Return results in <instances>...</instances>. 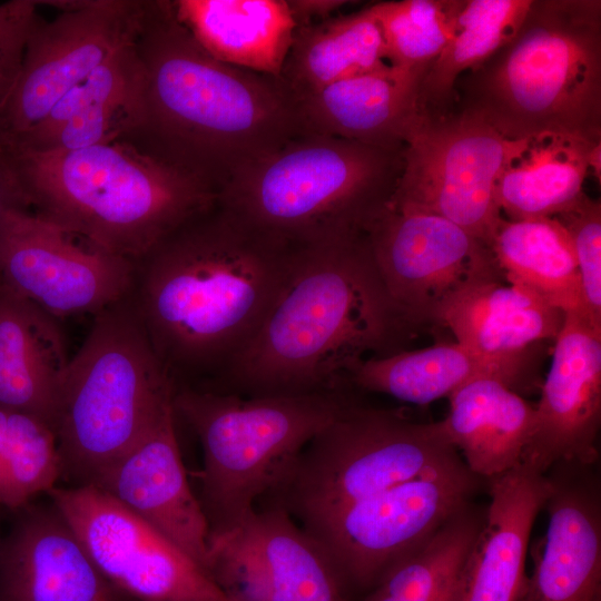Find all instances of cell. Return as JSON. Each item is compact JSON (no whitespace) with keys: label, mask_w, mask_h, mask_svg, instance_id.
Here are the masks:
<instances>
[{"label":"cell","mask_w":601,"mask_h":601,"mask_svg":"<svg viewBox=\"0 0 601 601\" xmlns=\"http://www.w3.org/2000/svg\"><path fill=\"white\" fill-rule=\"evenodd\" d=\"M132 46L136 77L118 140L217 196L304 131L280 78L214 58L178 20L171 0H144Z\"/></svg>","instance_id":"cell-1"},{"label":"cell","mask_w":601,"mask_h":601,"mask_svg":"<svg viewBox=\"0 0 601 601\" xmlns=\"http://www.w3.org/2000/svg\"><path fill=\"white\" fill-rule=\"evenodd\" d=\"M178 20L214 58L280 75L296 29L287 0H171Z\"/></svg>","instance_id":"cell-25"},{"label":"cell","mask_w":601,"mask_h":601,"mask_svg":"<svg viewBox=\"0 0 601 601\" xmlns=\"http://www.w3.org/2000/svg\"><path fill=\"white\" fill-rule=\"evenodd\" d=\"M481 377L496 378L520 395L530 391L514 373L456 342L368 357L353 371L349 383L400 401L427 404Z\"/></svg>","instance_id":"cell-28"},{"label":"cell","mask_w":601,"mask_h":601,"mask_svg":"<svg viewBox=\"0 0 601 601\" xmlns=\"http://www.w3.org/2000/svg\"><path fill=\"white\" fill-rule=\"evenodd\" d=\"M49 495L99 571L137 601H230L160 532L93 485Z\"/></svg>","instance_id":"cell-14"},{"label":"cell","mask_w":601,"mask_h":601,"mask_svg":"<svg viewBox=\"0 0 601 601\" xmlns=\"http://www.w3.org/2000/svg\"><path fill=\"white\" fill-rule=\"evenodd\" d=\"M13 513L0 541V601H137L99 571L52 502Z\"/></svg>","instance_id":"cell-20"},{"label":"cell","mask_w":601,"mask_h":601,"mask_svg":"<svg viewBox=\"0 0 601 601\" xmlns=\"http://www.w3.org/2000/svg\"><path fill=\"white\" fill-rule=\"evenodd\" d=\"M548 529L519 601H601V482L597 464L546 473Z\"/></svg>","instance_id":"cell-18"},{"label":"cell","mask_w":601,"mask_h":601,"mask_svg":"<svg viewBox=\"0 0 601 601\" xmlns=\"http://www.w3.org/2000/svg\"><path fill=\"white\" fill-rule=\"evenodd\" d=\"M486 482L490 502L463 566L460 601H519L529 541L549 480L521 463Z\"/></svg>","instance_id":"cell-23"},{"label":"cell","mask_w":601,"mask_h":601,"mask_svg":"<svg viewBox=\"0 0 601 601\" xmlns=\"http://www.w3.org/2000/svg\"><path fill=\"white\" fill-rule=\"evenodd\" d=\"M565 313L519 283L505 279L476 284L442 309L437 326L455 342L536 387L533 353L536 344L556 338Z\"/></svg>","instance_id":"cell-21"},{"label":"cell","mask_w":601,"mask_h":601,"mask_svg":"<svg viewBox=\"0 0 601 601\" xmlns=\"http://www.w3.org/2000/svg\"><path fill=\"white\" fill-rule=\"evenodd\" d=\"M69 359L58 319L0 279V406L32 414L52 427Z\"/></svg>","instance_id":"cell-24"},{"label":"cell","mask_w":601,"mask_h":601,"mask_svg":"<svg viewBox=\"0 0 601 601\" xmlns=\"http://www.w3.org/2000/svg\"><path fill=\"white\" fill-rule=\"evenodd\" d=\"M0 152L28 209L134 263L218 198L122 140L69 151Z\"/></svg>","instance_id":"cell-4"},{"label":"cell","mask_w":601,"mask_h":601,"mask_svg":"<svg viewBox=\"0 0 601 601\" xmlns=\"http://www.w3.org/2000/svg\"><path fill=\"white\" fill-rule=\"evenodd\" d=\"M487 246L505 280L526 286L564 313L584 315L573 248L554 217L502 218Z\"/></svg>","instance_id":"cell-30"},{"label":"cell","mask_w":601,"mask_h":601,"mask_svg":"<svg viewBox=\"0 0 601 601\" xmlns=\"http://www.w3.org/2000/svg\"><path fill=\"white\" fill-rule=\"evenodd\" d=\"M553 217L566 231L573 248L584 315L601 329V204L582 191Z\"/></svg>","instance_id":"cell-36"},{"label":"cell","mask_w":601,"mask_h":601,"mask_svg":"<svg viewBox=\"0 0 601 601\" xmlns=\"http://www.w3.org/2000/svg\"><path fill=\"white\" fill-rule=\"evenodd\" d=\"M174 393L130 293L95 315L59 385L52 428L61 479L93 485L173 404Z\"/></svg>","instance_id":"cell-6"},{"label":"cell","mask_w":601,"mask_h":601,"mask_svg":"<svg viewBox=\"0 0 601 601\" xmlns=\"http://www.w3.org/2000/svg\"><path fill=\"white\" fill-rule=\"evenodd\" d=\"M459 459L441 421L416 422L400 410L349 401L303 446L264 496L308 528Z\"/></svg>","instance_id":"cell-9"},{"label":"cell","mask_w":601,"mask_h":601,"mask_svg":"<svg viewBox=\"0 0 601 601\" xmlns=\"http://www.w3.org/2000/svg\"><path fill=\"white\" fill-rule=\"evenodd\" d=\"M552 353L521 462L542 474L560 462L597 464L599 457L601 329L565 313Z\"/></svg>","instance_id":"cell-17"},{"label":"cell","mask_w":601,"mask_h":601,"mask_svg":"<svg viewBox=\"0 0 601 601\" xmlns=\"http://www.w3.org/2000/svg\"><path fill=\"white\" fill-rule=\"evenodd\" d=\"M39 6L32 0L0 2V108L18 77Z\"/></svg>","instance_id":"cell-37"},{"label":"cell","mask_w":601,"mask_h":601,"mask_svg":"<svg viewBox=\"0 0 601 601\" xmlns=\"http://www.w3.org/2000/svg\"><path fill=\"white\" fill-rule=\"evenodd\" d=\"M299 253L216 200L135 263L130 296L175 388L221 376L270 313Z\"/></svg>","instance_id":"cell-2"},{"label":"cell","mask_w":601,"mask_h":601,"mask_svg":"<svg viewBox=\"0 0 601 601\" xmlns=\"http://www.w3.org/2000/svg\"><path fill=\"white\" fill-rule=\"evenodd\" d=\"M464 0H391L370 4L385 60L398 69L427 70L453 32Z\"/></svg>","instance_id":"cell-34"},{"label":"cell","mask_w":601,"mask_h":601,"mask_svg":"<svg viewBox=\"0 0 601 601\" xmlns=\"http://www.w3.org/2000/svg\"><path fill=\"white\" fill-rule=\"evenodd\" d=\"M135 263L99 249L28 208L0 220V279L57 319L97 315L126 297Z\"/></svg>","instance_id":"cell-15"},{"label":"cell","mask_w":601,"mask_h":601,"mask_svg":"<svg viewBox=\"0 0 601 601\" xmlns=\"http://www.w3.org/2000/svg\"><path fill=\"white\" fill-rule=\"evenodd\" d=\"M61 479L52 427L43 420L0 406V506L16 511Z\"/></svg>","instance_id":"cell-33"},{"label":"cell","mask_w":601,"mask_h":601,"mask_svg":"<svg viewBox=\"0 0 601 601\" xmlns=\"http://www.w3.org/2000/svg\"><path fill=\"white\" fill-rule=\"evenodd\" d=\"M533 0H464L446 46L421 83V104L427 114L453 109L457 79L483 65L522 26Z\"/></svg>","instance_id":"cell-32"},{"label":"cell","mask_w":601,"mask_h":601,"mask_svg":"<svg viewBox=\"0 0 601 601\" xmlns=\"http://www.w3.org/2000/svg\"><path fill=\"white\" fill-rule=\"evenodd\" d=\"M28 208L6 158L0 152V220L11 208Z\"/></svg>","instance_id":"cell-39"},{"label":"cell","mask_w":601,"mask_h":601,"mask_svg":"<svg viewBox=\"0 0 601 601\" xmlns=\"http://www.w3.org/2000/svg\"><path fill=\"white\" fill-rule=\"evenodd\" d=\"M343 390L250 395L176 387V415L204 456L200 495L209 538L237 528L303 446L349 403Z\"/></svg>","instance_id":"cell-8"},{"label":"cell","mask_w":601,"mask_h":601,"mask_svg":"<svg viewBox=\"0 0 601 601\" xmlns=\"http://www.w3.org/2000/svg\"><path fill=\"white\" fill-rule=\"evenodd\" d=\"M481 483L459 459L304 529L325 549L349 594L366 593L398 559L471 504Z\"/></svg>","instance_id":"cell-11"},{"label":"cell","mask_w":601,"mask_h":601,"mask_svg":"<svg viewBox=\"0 0 601 601\" xmlns=\"http://www.w3.org/2000/svg\"><path fill=\"white\" fill-rule=\"evenodd\" d=\"M0 541H1V534H0Z\"/></svg>","instance_id":"cell-41"},{"label":"cell","mask_w":601,"mask_h":601,"mask_svg":"<svg viewBox=\"0 0 601 601\" xmlns=\"http://www.w3.org/2000/svg\"><path fill=\"white\" fill-rule=\"evenodd\" d=\"M523 142L464 110L427 114L403 148L387 204L443 217L487 245L503 218L497 181Z\"/></svg>","instance_id":"cell-10"},{"label":"cell","mask_w":601,"mask_h":601,"mask_svg":"<svg viewBox=\"0 0 601 601\" xmlns=\"http://www.w3.org/2000/svg\"><path fill=\"white\" fill-rule=\"evenodd\" d=\"M296 28L327 20L352 3L344 0H287Z\"/></svg>","instance_id":"cell-38"},{"label":"cell","mask_w":601,"mask_h":601,"mask_svg":"<svg viewBox=\"0 0 601 601\" xmlns=\"http://www.w3.org/2000/svg\"><path fill=\"white\" fill-rule=\"evenodd\" d=\"M590 173L594 175L598 181H601V142L594 145L590 154Z\"/></svg>","instance_id":"cell-40"},{"label":"cell","mask_w":601,"mask_h":601,"mask_svg":"<svg viewBox=\"0 0 601 601\" xmlns=\"http://www.w3.org/2000/svg\"><path fill=\"white\" fill-rule=\"evenodd\" d=\"M454 96L456 109L509 139L601 140V2L533 0L516 35L462 75Z\"/></svg>","instance_id":"cell-5"},{"label":"cell","mask_w":601,"mask_h":601,"mask_svg":"<svg viewBox=\"0 0 601 601\" xmlns=\"http://www.w3.org/2000/svg\"><path fill=\"white\" fill-rule=\"evenodd\" d=\"M132 39L112 52L80 83L72 88L39 125L9 147L29 137L47 132L69 118L95 107H127L136 77V57Z\"/></svg>","instance_id":"cell-35"},{"label":"cell","mask_w":601,"mask_h":601,"mask_svg":"<svg viewBox=\"0 0 601 601\" xmlns=\"http://www.w3.org/2000/svg\"><path fill=\"white\" fill-rule=\"evenodd\" d=\"M175 417L171 404L93 486L160 532L208 575V524L188 483Z\"/></svg>","instance_id":"cell-19"},{"label":"cell","mask_w":601,"mask_h":601,"mask_svg":"<svg viewBox=\"0 0 601 601\" xmlns=\"http://www.w3.org/2000/svg\"><path fill=\"white\" fill-rule=\"evenodd\" d=\"M59 10L40 14L27 40L18 77L0 108V149L39 125L55 106L112 52L129 42L141 0L43 1Z\"/></svg>","instance_id":"cell-12"},{"label":"cell","mask_w":601,"mask_h":601,"mask_svg":"<svg viewBox=\"0 0 601 601\" xmlns=\"http://www.w3.org/2000/svg\"><path fill=\"white\" fill-rule=\"evenodd\" d=\"M386 66L381 30L367 6L296 28L279 78L296 100Z\"/></svg>","instance_id":"cell-29"},{"label":"cell","mask_w":601,"mask_h":601,"mask_svg":"<svg viewBox=\"0 0 601 601\" xmlns=\"http://www.w3.org/2000/svg\"><path fill=\"white\" fill-rule=\"evenodd\" d=\"M449 400V414L441 422L474 475L487 481L521 464L533 430L534 405L492 377L471 381Z\"/></svg>","instance_id":"cell-26"},{"label":"cell","mask_w":601,"mask_h":601,"mask_svg":"<svg viewBox=\"0 0 601 601\" xmlns=\"http://www.w3.org/2000/svg\"><path fill=\"white\" fill-rule=\"evenodd\" d=\"M393 303L366 231L300 246L270 313L217 381L249 395L343 390L357 365L417 335Z\"/></svg>","instance_id":"cell-3"},{"label":"cell","mask_w":601,"mask_h":601,"mask_svg":"<svg viewBox=\"0 0 601 601\" xmlns=\"http://www.w3.org/2000/svg\"><path fill=\"white\" fill-rule=\"evenodd\" d=\"M485 509L471 503L398 559L363 601H460L463 566Z\"/></svg>","instance_id":"cell-31"},{"label":"cell","mask_w":601,"mask_h":601,"mask_svg":"<svg viewBox=\"0 0 601 601\" xmlns=\"http://www.w3.org/2000/svg\"><path fill=\"white\" fill-rule=\"evenodd\" d=\"M426 71L388 65L297 98L303 130L402 150L427 115L421 104Z\"/></svg>","instance_id":"cell-22"},{"label":"cell","mask_w":601,"mask_h":601,"mask_svg":"<svg viewBox=\"0 0 601 601\" xmlns=\"http://www.w3.org/2000/svg\"><path fill=\"white\" fill-rule=\"evenodd\" d=\"M402 150L303 131L236 175L218 203L297 246L366 228L392 196Z\"/></svg>","instance_id":"cell-7"},{"label":"cell","mask_w":601,"mask_h":601,"mask_svg":"<svg viewBox=\"0 0 601 601\" xmlns=\"http://www.w3.org/2000/svg\"><path fill=\"white\" fill-rule=\"evenodd\" d=\"M365 231L393 303L417 332L437 326L442 309L466 288L505 279L489 246L443 217L386 201Z\"/></svg>","instance_id":"cell-13"},{"label":"cell","mask_w":601,"mask_h":601,"mask_svg":"<svg viewBox=\"0 0 601 601\" xmlns=\"http://www.w3.org/2000/svg\"><path fill=\"white\" fill-rule=\"evenodd\" d=\"M582 137L542 134L524 139L497 181L496 204L509 220L553 217L583 191L594 145Z\"/></svg>","instance_id":"cell-27"},{"label":"cell","mask_w":601,"mask_h":601,"mask_svg":"<svg viewBox=\"0 0 601 601\" xmlns=\"http://www.w3.org/2000/svg\"><path fill=\"white\" fill-rule=\"evenodd\" d=\"M208 560L233 601H349L325 549L276 505L210 538Z\"/></svg>","instance_id":"cell-16"}]
</instances>
